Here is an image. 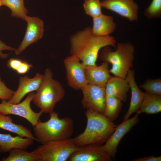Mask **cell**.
I'll list each match as a JSON object with an SVG mask.
<instances>
[{"label": "cell", "mask_w": 161, "mask_h": 161, "mask_svg": "<svg viewBox=\"0 0 161 161\" xmlns=\"http://www.w3.org/2000/svg\"><path fill=\"white\" fill-rule=\"evenodd\" d=\"M49 114L50 118L45 122L40 120L33 127L34 136L42 144L50 141L71 138L74 131V123L69 117L62 118L54 111Z\"/></svg>", "instance_id": "obj_3"}, {"label": "cell", "mask_w": 161, "mask_h": 161, "mask_svg": "<svg viewBox=\"0 0 161 161\" xmlns=\"http://www.w3.org/2000/svg\"><path fill=\"white\" fill-rule=\"evenodd\" d=\"M135 51V47L131 43H119L114 51L109 46L103 47L100 59L103 62L112 65L109 69L110 73L125 78L128 71L133 66Z\"/></svg>", "instance_id": "obj_4"}, {"label": "cell", "mask_w": 161, "mask_h": 161, "mask_svg": "<svg viewBox=\"0 0 161 161\" xmlns=\"http://www.w3.org/2000/svg\"><path fill=\"white\" fill-rule=\"evenodd\" d=\"M35 94L33 92L28 93L22 102L17 104H12L8 101L1 100V102L0 103V113L5 115L13 114L23 117L33 127L40 120L43 113L41 111L36 112L31 108V103Z\"/></svg>", "instance_id": "obj_7"}, {"label": "cell", "mask_w": 161, "mask_h": 161, "mask_svg": "<svg viewBox=\"0 0 161 161\" xmlns=\"http://www.w3.org/2000/svg\"><path fill=\"white\" fill-rule=\"evenodd\" d=\"M43 77V75L37 73L33 78L25 75L20 77L17 90L11 98L8 101L12 104L19 103L27 94L36 91L39 87Z\"/></svg>", "instance_id": "obj_14"}, {"label": "cell", "mask_w": 161, "mask_h": 161, "mask_svg": "<svg viewBox=\"0 0 161 161\" xmlns=\"http://www.w3.org/2000/svg\"><path fill=\"white\" fill-rule=\"evenodd\" d=\"M0 129L6 130L17 134L23 137L36 139L31 131L22 125L14 123L11 117L0 113Z\"/></svg>", "instance_id": "obj_20"}, {"label": "cell", "mask_w": 161, "mask_h": 161, "mask_svg": "<svg viewBox=\"0 0 161 161\" xmlns=\"http://www.w3.org/2000/svg\"><path fill=\"white\" fill-rule=\"evenodd\" d=\"M34 140L31 138L0 133V152L7 153L15 148L27 149L32 145Z\"/></svg>", "instance_id": "obj_18"}, {"label": "cell", "mask_w": 161, "mask_h": 161, "mask_svg": "<svg viewBox=\"0 0 161 161\" xmlns=\"http://www.w3.org/2000/svg\"><path fill=\"white\" fill-rule=\"evenodd\" d=\"M53 75L50 69H45L41 84L32 100L34 105L43 113L53 112L56 103L65 95L64 88L59 81L53 78Z\"/></svg>", "instance_id": "obj_5"}, {"label": "cell", "mask_w": 161, "mask_h": 161, "mask_svg": "<svg viewBox=\"0 0 161 161\" xmlns=\"http://www.w3.org/2000/svg\"><path fill=\"white\" fill-rule=\"evenodd\" d=\"M76 57L71 55L64 60L68 85L71 88L78 90L87 85L84 65Z\"/></svg>", "instance_id": "obj_8"}, {"label": "cell", "mask_w": 161, "mask_h": 161, "mask_svg": "<svg viewBox=\"0 0 161 161\" xmlns=\"http://www.w3.org/2000/svg\"><path fill=\"white\" fill-rule=\"evenodd\" d=\"M122 102L116 97L106 95L104 115L111 121L114 120L121 110Z\"/></svg>", "instance_id": "obj_22"}, {"label": "cell", "mask_w": 161, "mask_h": 161, "mask_svg": "<svg viewBox=\"0 0 161 161\" xmlns=\"http://www.w3.org/2000/svg\"><path fill=\"white\" fill-rule=\"evenodd\" d=\"M133 161H161V156L156 157L154 156H151L142 157L134 159Z\"/></svg>", "instance_id": "obj_32"}, {"label": "cell", "mask_w": 161, "mask_h": 161, "mask_svg": "<svg viewBox=\"0 0 161 161\" xmlns=\"http://www.w3.org/2000/svg\"><path fill=\"white\" fill-rule=\"evenodd\" d=\"M161 111V95L144 92L143 99L136 114L139 115L144 113L153 114Z\"/></svg>", "instance_id": "obj_21"}, {"label": "cell", "mask_w": 161, "mask_h": 161, "mask_svg": "<svg viewBox=\"0 0 161 161\" xmlns=\"http://www.w3.org/2000/svg\"><path fill=\"white\" fill-rule=\"evenodd\" d=\"M2 5L8 7L11 11V16L24 20L28 13L24 0H1Z\"/></svg>", "instance_id": "obj_24"}, {"label": "cell", "mask_w": 161, "mask_h": 161, "mask_svg": "<svg viewBox=\"0 0 161 161\" xmlns=\"http://www.w3.org/2000/svg\"><path fill=\"white\" fill-rule=\"evenodd\" d=\"M92 27L93 34L96 36H104L109 35L116 28V24L112 16L102 14L93 18Z\"/></svg>", "instance_id": "obj_19"}, {"label": "cell", "mask_w": 161, "mask_h": 161, "mask_svg": "<svg viewBox=\"0 0 161 161\" xmlns=\"http://www.w3.org/2000/svg\"><path fill=\"white\" fill-rule=\"evenodd\" d=\"M135 76L134 70L131 69L128 71L125 78L129 84L131 96L129 106L124 116L123 121L128 119L133 113L138 110L143 98L144 92L138 86L135 81Z\"/></svg>", "instance_id": "obj_16"}, {"label": "cell", "mask_w": 161, "mask_h": 161, "mask_svg": "<svg viewBox=\"0 0 161 161\" xmlns=\"http://www.w3.org/2000/svg\"><path fill=\"white\" fill-rule=\"evenodd\" d=\"M15 92L8 88L1 81L0 74V99L9 100L12 97Z\"/></svg>", "instance_id": "obj_28"}, {"label": "cell", "mask_w": 161, "mask_h": 161, "mask_svg": "<svg viewBox=\"0 0 161 161\" xmlns=\"http://www.w3.org/2000/svg\"><path fill=\"white\" fill-rule=\"evenodd\" d=\"M85 77L88 84L105 87L110 77L109 64L103 62L100 65H84Z\"/></svg>", "instance_id": "obj_15"}, {"label": "cell", "mask_w": 161, "mask_h": 161, "mask_svg": "<svg viewBox=\"0 0 161 161\" xmlns=\"http://www.w3.org/2000/svg\"><path fill=\"white\" fill-rule=\"evenodd\" d=\"M22 61L20 59L11 58L8 61L7 66L9 69L16 71L20 66Z\"/></svg>", "instance_id": "obj_30"}, {"label": "cell", "mask_w": 161, "mask_h": 161, "mask_svg": "<svg viewBox=\"0 0 161 161\" xmlns=\"http://www.w3.org/2000/svg\"><path fill=\"white\" fill-rule=\"evenodd\" d=\"M27 23L26 30L24 39L18 47L15 49L16 55L20 54L29 46L42 38L44 32L42 20L36 17L26 16L24 19Z\"/></svg>", "instance_id": "obj_12"}, {"label": "cell", "mask_w": 161, "mask_h": 161, "mask_svg": "<svg viewBox=\"0 0 161 161\" xmlns=\"http://www.w3.org/2000/svg\"><path fill=\"white\" fill-rule=\"evenodd\" d=\"M139 87L146 92L161 95V78L148 79Z\"/></svg>", "instance_id": "obj_26"}, {"label": "cell", "mask_w": 161, "mask_h": 161, "mask_svg": "<svg viewBox=\"0 0 161 161\" xmlns=\"http://www.w3.org/2000/svg\"><path fill=\"white\" fill-rule=\"evenodd\" d=\"M1 6H2V4H1V0H0V7Z\"/></svg>", "instance_id": "obj_33"}, {"label": "cell", "mask_w": 161, "mask_h": 161, "mask_svg": "<svg viewBox=\"0 0 161 161\" xmlns=\"http://www.w3.org/2000/svg\"><path fill=\"white\" fill-rule=\"evenodd\" d=\"M112 158L102 148V145H89L78 146L68 161H110Z\"/></svg>", "instance_id": "obj_13"}, {"label": "cell", "mask_w": 161, "mask_h": 161, "mask_svg": "<svg viewBox=\"0 0 161 161\" xmlns=\"http://www.w3.org/2000/svg\"><path fill=\"white\" fill-rule=\"evenodd\" d=\"M33 67L32 65L26 61H22L19 68L16 72L19 75L24 74L28 72L31 68Z\"/></svg>", "instance_id": "obj_29"}, {"label": "cell", "mask_w": 161, "mask_h": 161, "mask_svg": "<svg viewBox=\"0 0 161 161\" xmlns=\"http://www.w3.org/2000/svg\"><path fill=\"white\" fill-rule=\"evenodd\" d=\"M83 7L85 13L92 18L103 14L100 0H85Z\"/></svg>", "instance_id": "obj_25"}, {"label": "cell", "mask_w": 161, "mask_h": 161, "mask_svg": "<svg viewBox=\"0 0 161 161\" xmlns=\"http://www.w3.org/2000/svg\"><path fill=\"white\" fill-rule=\"evenodd\" d=\"M138 114L123 121L116 126L113 132L102 145L103 149L114 159L117 151V146L123 137L139 122Z\"/></svg>", "instance_id": "obj_10"}, {"label": "cell", "mask_w": 161, "mask_h": 161, "mask_svg": "<svg viewBox=\"0 0 161 161\" xmlns=\"http://www.w3.org/2000/svg\"><path fill=\"white\" fill-rule=\"evenodd\" d=\"M78 147L70 138L42 144L33 151L37 154L39 161H67Z\"/></svg>", "instance_id": "obj_6"}, {"label": "cell", "mask_w": 161, "mask_h": 161, "mask_svg": "<svg viewBox=\"0 0 161 161\" xmlns=\"http://www.w3.org/2000/svg\"><path fill=\"white\" fill-rule=\"evenodd\" d=\"M39 157L37 154L33 151L29 152L25 149L15 148L10 151V154L7 157H3L1 160L2 161H39Z\"/></svg>", "instance_id": "obj_23"}, {"label": "cell", "mask_w": 161, "mask_h": 161, "mask_svg": "<svg viewBox=\"0 0 161 161\" xmlns=\"http://www.w3.org/2000/svg\"><path fill=\"white\" fill-rule=\"evenodd\" d=\"M102 7L109 10L131 21L138 19L139 7L134 0H103Z\"/></svg>", "instance_id": "obj_11"}, {"label": "cell", "mask_w": 161, "mask_h": 161, "mask_svg": "<svg viewBox=\"0 0 161 161\" xmlns=\"http://www.w3.org/2000/svg\"><path fill=\"white\" fill-rule=\"evenodd\" d=\"M81 90L83 107L104 114L106 97L105 87L87 84Z\"/></svg>", "instance_id": "obj_9"}, {"label": "cell", "mask_w": 161, "mask_h": 161, "mask_svg": "<svg viewBox=\"0 0 161 161\" xmlns=\"http://www.w3.org/2000/svg\"><path fill=\"white\" fill-rule=\"evenodd\" d=\"M86 127L83 132L73 138L78 146L102 145L115 130L116 126L104 114L86 110Z\"/></svg>", "instance_id": "obj_2"}, {"label": "cell", "mask_w": 161, "mask_h": 161, "mask_svg": "<svg viewBox=\"0 0 161 161\" xmlns=\"http://www.w3.org/2000/svg\"><path fill=\"white\" fill-rule=\"evenodd\" d=\"M144 15L149 19L160 18L161 0H152L149 6L145 10Z\"/></svg>", "instance_id": "obj_27"}, {"label": "cell", "mask_w": 161, "mask_h": 161, "mask_svg": "<svg viewBox=\"0 0 161 161\" xmlns=\"http://www.w3.org/2000/svg\"><path fill=\"white\" fill-rule=\"evenodd\" d=\"M105 89L106 95L113 96L122 102H125L127 100L130 87L126 78L110 76L106 83Z\"/></svg>", "instance_id": "obj_17"}, {"label": "cell", "mask_w": 161, "mask_h": 161, "mask_svg": "<svg viewBox=\"0 0 161 161\" xmlns=\"http://www.w3.org/2000/svg\"><path fill=\"white\" fill-rule=\"evenodd\" d=\"M70 55L77 57L84 65H96L100 50L107 46L116 47V41L110 35H94L92 27H86L70 38Z\"/></svg>", "instance_id": "obj_1"}, {"label": "cell", "mask_w": 161, "mask_h": 161, "mask_svg": "<svg viewBox=\"0 0 161 161\" xmlns=\"http://www.w3.org/2000/svg\"><path fill=\"white\" fill-rule=\"evenodd\" d=\"M15 49L10 46L6 45L0 40V58L3 59L7 58L10 54H5L2 52L4 50H9L11 51H14Z\"/></svg>", "instance_id": "obj_31"}]
</instances>
